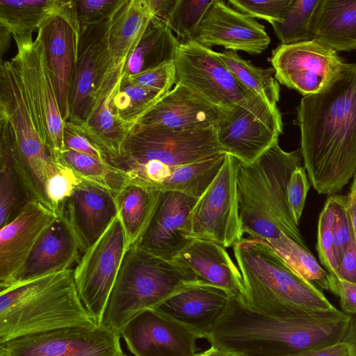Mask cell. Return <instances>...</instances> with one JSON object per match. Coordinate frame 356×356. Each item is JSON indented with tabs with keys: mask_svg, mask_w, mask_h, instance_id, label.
Returning <instances> with one entry per match:
<instances>
[{
	"mask_svg": "<svg viewBox=\"0 0 356 356\" xmlns=\"http://www.w3.org/2000/svg\"><path fill=\"white\" fill-rule=\"evenodd\" d=\"M334 201L331 195L327 198L319 215L316 249L321 263L330 274L336 277L338 264L334 254Z\"/></svg>",
	"mask_w": 356,
	"mask_h": 356,
	"instance_id": "41",
	"label": "cell"
},
{
	"mask_svg": "<svg viewBox=\"0 0 356 356\" xmlns=\"http://www.w3.org/2000/svg\"><path fill=\"white\" fill-rule=\"evenodd\" d=\"M330 291L338 296L341 311L353 316L356 315V284L340 280L329 273Z\"/></svg>",
	"mask_w": 356,
	"mask_h": 356,
	"instance_id": "48",
	"label": "cell"
},
{
	"mask_svg": "<svg viewBox=\"0 0 356 356\" xmlns=\"http://www.w3.org/2000/svg\"><path fill=\"white\" fill-rule=\"evenodd\" d=\"M197 282L172 261L131 245L124 254L102 324L121 335L138 314L155 309L182 287Z\"/></svg>",
	"mask_w": 356,
	"mask_h": 356,
	"instance_id": "8",
	"label": "cell"
},
{
	"mask_svg": "<svg viewBox=\"0 0 356 356\" xmlns=\"http://www.w3.org/2000/svg\"><path fill=\"white\" fill-rule=\"evenodd\" d=\"M227 115L186 86L176 83L136 127H161L180 131L209 129L216 127Z\"/></svg>",
	"mask_w": 356,
	"mask_h": 356,
	"instance_id": "22",
	"label": "cell"
},
{
	"mask_svg": "<svg viewBox=\"0 0 356 356\" xmlns=\"http://www.w3.org/2000/svg\"><path fill=\"white\" fill-rule=\"evenodd\" d=\"M80 33L75 1H66L63 9L47 20L37 35L44 47L58 108L64 122L70 116V98Z\"/></svg>",
	"mask_w": 356,
	"mask_h": 356,
	"instance_id": "16",
	"label": "cell"
},
{
	"mask_svg": "<svg viewBox=\"0 0 356 356\" xmlns=\"http://www.w3.org/2000/svg\"><path fill=\"white\" fill-rule=\"evenodd\" d=\"M348 197L350 216L356 242V188L350 190Z\"/></svg>",
	"mask_w": 356,
	"mask_h": 356,
	"instance_id": "54",
	"label": "cell"
},
{
	"mask_svg": "<svg viewBox=\"0 0 356 356\" xmlns=\"http://www.w3.org/2000/svg\"><path fill=\"white\" fill-rule=\"evenodd\" d=\"M239 163L236 157L226 153L217 175L197 199L190 218L193 238L212 241L224 248L243 238L237 188Z\"/></svg>",
	"mask_w": 356,
	"mask_h": 356,
	"instance_id": "9",
	"label": "cell"
},
{
	"mask_svg": "<svg viewBox=\"0 0 356 356\" xmlns=\"http://www.w3.org/2000/svg\"><path fill=\"white\" fill-rule=\"evenodd\" d=\"M153 16L149 0H126L111 19L108 58L127 62Z\"/></svg>",
	"mask_w": 356,
	"mask_h": 356,
	"instance_id": "28",
	"label": "cell"
},
{
	"mask_svg": "<svg viewBox=\"0 0 356 356\" xmlns=\"http://www.w3.org/2000/svg\"><path fill=\"white\" fill-rule=\"evenodd\" d=\"M213 0H176L167 20L180 42L195 40L200 24Z\"/></svg>",
	"mask_w": 356,
	"mask_h": 356,
	"instance_id": "39",
	"label": "cell"
},
{
	"mask_svg": "<svg viewBox=\"0 0 356 356\" xmlns=\"http://www.w3.org/2000/svg\"><path fill=\"white\" fill-rule=\"evenodd\" d=\"M52 210L29 201L0 229V290L11 285L38 238L56 218Z\"/></svg>",
	"mask_w": 356,
	"mask_h": 356,
	"instance_id": "21",
	"label": "cell"
},
{
	"mask_svg": "<svg viewBox=\"0 0 356 356\" xmlns=\"http://www.w3.org/2000/svg\"><path fill=\"white\" fill-rule=\"evenodd\" d=\"M176 0H149L154 16L167 22Z\"/></svg>",
	"mask_w": 356,
	"mask_h": 356,
	"instance_id": "51",
	"label": "cell"
},
{
	"mask_svg": "<svg viewBox=\"0 0 356 356\" xmlns=\"http://www.w3.org/2000/svg\"><path fill=\"white\" fill-rule=\"evenodd\" d=\"M197 200L181 192L161 191L147 228L133 245L164 259H174L195 240L190 218Z\"/></svg>",
	"mask_w": 356,
	"mask_h": 356,
	"instance_id": "18",
	"label": "cell"
},
{
	"mask_svg": "<svg viewBox=\"0 0 356 356\" xmlns=\"http://www.w3.org/2000/svg\"><path fill=\"white\" fill-rule=\"evenodd\" d=\"M13 38L17 47V54L13 58L17 62L44 121L50 153L55 160L60 161L65 151L63 140L65 122L58 108L42 42L38 35L33 40L32 34Z\"/></svg>",
	"mask_w": 356,
	"mask_h": 356,
	"instance_id": "15",
	"label": "cell"
},
{
	"mask_svg": "<svg viewBox=\"0 0 356 356\" xmlns=\"http://www.w3.org/2000/svg\"><path fill=\"white\" fill-rule=\"evenodd\" d=\"M174 61L176 83L227 114L255 95L236 80L216 51L195 40L180 42Z\"/></svg>",
	"mask_w": 356,
	"mask_h": 356,
	"instance_id": "10",
	"label": "cell"
},
{
	"mask_svg": "<svg viewBox=\"0 0 356 356\" xmlns=\"http://www.w3.org/2000/svg\"><path fill=\"white\" fill-rule=\"evenodd\" d=\"M216 55L243 86L271 106L277 107L280 88L273 67H257L234 51L216 52Z\"/></svg>",
	"mask_w": 356,
	"mask_h": 356,
	"instance_id": "33",
	"label": "cell"
},
{
	"mask_svg": "<svg viewBox=\"0 0 356 356\" xmlns=\"http://www.w3.org/2000/svg\"><path fill=\"white\" fill-rule=\"evenodd\" d=\"M356 188V172L353 176V183L351 184L350 190Z\"/></svg>",
	"mask_w": 356,
	"mask_h": 356,
	"instance_id": "55",
	"label": "cell"
},
{
	"mask_svg": "<svg viewBox=\"0 0 356 356\" xmlns=\"http://www.w3.org/2000/svg\"><path fill=\"white\" fill-rule=\"evenodd\" d=\"M124 356H127V355H124Z\"/></svg>",
	"mask_w": 356,
	"mask_h": 356,
	"instance_id": "56",
	"label": "cell"
},
{
	"mask_svg": "<svg viewBox=\"0 0 356 356\" xmlns=\"http://www.w3.org/2000/svg\"><path fill=\"white\" fill-rule=\"evenodd\" d=\"M224 153L216 127L180 131L135 127L120 154L108 163L124 173L129 182L159 191L178 167Z\"/></svg>",
	"mask_w": 356,
	"mask_h": 356,
	"instance_id": "6",
	"label": "cell"
},
{
	"mask_svg": "<svg viewBox=\"0 0 356 356\" xmlns=\"http://www.w3.org/2000/svg\"><path fill=\"white\" fill-rule=\"evenodd\" d=\"M335 219L333 225L334 254L339 265L353 236L348 195H332Z\"/></svg>",
	"mask_w": 356,
	"mask_h": 356,
	"instance_id": "42",
	"label": "cell"
},
{
	"mask_svg": "<svg viewBox=\"0 0 356 356\" xmlns=\"http://www.w3.org/2000/svg\"><path fill=\"white\" fill-rule=\"evenodd\" d=\"M336 277L356 284V242L354 235L338 265Z\"/></svg>",
	"mask_w": 356,
	"mask_h": 356,
	"instance_id": "49",
	"label": "cell"
},
{
	"mask_svg": "<svg viewBox=\"0 0 356 356\" xmlns=\"http://www.w3.org/2000/svg\"><path fill=\"white\" fill-rule=\"evenodd\" d=\"M290 356H350L349 348L344 341L314 349Z\"/></svg>",
	"mask_w": 356,
	"mask_h": 356,
	"instance_id": "50",
	"label": "cell"
},
{
	"mask_svg": "<svg viewBox=\"0 0 356 356\" xmlns=\"http://www.w3.org/2000/svg\"><path fill=\"white\" fill-rule=\"evenodd\" d=\"M121 335L103 324L70 327L0 343V356H124Z\"/></svg>",
	"mask_w": 356,
	"mask_h": 356,
	"instance_id": "13",
	"label": "cell"
},
{
	"mask_svg": "<svg viewBox=\"0 0 356 356\" xmlns=\"http://www.w3.org/2000/svg\"><path fill=\"white\" fill-rule=\"evenodd\" d=\"M292 0H229V6L252 16L273 24L284 19Z\"/></svg>",
	"mask_w": 356,
	"mask_h": 356,
	"instance_id": "44",
	"label": "cell"
},
{
	"mask_svg": "<svg viewBox=\"0 0 356 356\" xmlns=\"http://www.w3.org/2000/svg\"><path fill=\"white\" fill-rule=\"evenodd\" d=\"M195 41L206 47H222L230 51L260 54L270 38L265 26L252 16L220 0H213L202 20Z\"/></svg>",
	"mask_w": 356,
	"mask_h": 356,
	"instance_id": "19",
	"label": "cell"
},
{
	"mask_svg": "<svg viewBox=\"0 0 356 356\" xmlns=\"http://www.w3.org/2000/svg\"><path fill=\"white\" fill-rule=\"evenodd\" d=\"M216 132L227 154L252 163L278 144L283 132L282 115L277 107L254 95L229 112L216 127Z\"/></svg>",
	"mask_w": 356,
	"mask_h": 356,
	"instance_id": "12",
	"label": "cell"
},
{
	"mask_svg": "<svg viewBox=\"0 0 356 356\" xmlns=\"http://www.w3.org/2000/svg\"><path fill=\"white\" fill-rule=\"evenodd\" d=\"M80 326L97 325L78 295L73 269L0 290V343Z\"/></svg>",
	"mask_w": 356,
	"mask_h": 356,
	"instance_id": "4",
	"label": "cell"
},
{
	"mask_svg": "<svg viewBox=\"0 0 356 356\" xmlns=\"http://www.w3.org/2000/svg\"><path fill=\"white\" fill-rule=\"evenodd\" d=\"M351 317L337 308L267 315L230 296L207 339L213 346L245 356H290L342 341Z\"/></svg>",
	"mask_w": 356,
	"mask_h": 356,
	"instance_id": "2",
	"label": "cell"
},
{
	"mask_svg": "<svg viewBox=\"0 0 356 356\" xmlns=\"http://www.w3.org/2000/svg\"><path fill=\"white\" fill-rule=\"evenodd\" d=\"M309 187L305 168L300 165L293 171L286 186V199L289 211L298 225Z\"/></svg>",
	"mask_w": 356,
	"mask_h": 356,
	"instance_id": "46",
	"label": "cell"
},
{
	"mask_svg": "<svg viewBox=\"0 0 356 356\" xmlns=\"http://www.w3.org/2000/svg\"><path fill=\"white\" fill-rule=\"evenodd\" d=\"M172 261L197 282L222 289L241 301L245 300L246 291L241 272L222 245L195 239Z\"/></svg>",
	"mask_w": 356,
	"mask_h": 356,
	"instance_id": "25",
	"label": "cell"
},
{
	"mask_svg": "<svg viewBox=\"0 0 356 356\" xmlns=\"http://www.w3.org/2000/svg\"><path fill=\"white\" fill-rule=\"evenodd\" d=\"M128 247L124 230L117 216L101 237L83 252L73 269L78 295L97 325L102 324Z\"/></svg>",
	"mask_w": 356,
	"mask_h": 356,
	"instance_id": "11",
	"label": "cell"
},
{
	"mask_svg": "<svg viewBox=\"0 0 356 356\" xmlns=\"http://www.w3.org/2000/svg\"><path fill=\"white\" fill-rule=\"evenodd\" d=\"M179 43L167 22L153 16L135 50L129 57L124 74L128 76L136 74L174 60Z\"/></svg>",
	"mask_w": 356,
	"mask_h": 356,
	"instance_id": "30",
	"label": "cell"
},
{
	"mask_svg": "<svg viewBox=\"0 0 356 356\" xmlns=\"http://www.w3.org/2000/svg\"><path fill=\"white\" fill-rule=\"evenodd\" d=\"M294 121L305 168L319 194L340 193L356 172V63H345L321 91L302 98Z\"/></svg>",
	"mask_w": 356,
	"mask_h": 356,
	"instance_id": "1",
	"label": "cell"
},
{
	"mask_svg": "<svg viewBox=\"0 0 356 356\" xmlns=\"http://www.w3.org/2000/svg\"><path fill=\"white\" fill-rule=\"evenodd\" d=\"M0 120L12 127L16 168L28 199L47 206L45 186L58 161L50 153L44 121L13 58L1 64Z\"/></svg>",
	"mask_w": 356,
	"mask_h": 356,
	"instance_id": "7",
	"label": "cell"
},
{
	"mask_svg": "<svg viewBox=\"0 0 356 356\" xmlns=\"http://www.w3.org/2000/svg\"><path fill=\"white\" fill-rule=\"evenodd\" d=\"M112 17L106 22L90 25L80 33L67 120L74 125H80L86 121L92 94L104 72Z\"/></svg>",
	"mask_w": 356,
	"mask_h": 356,
	"instance_id": "20",
	"label": "cell"
},
{
	"mask_svg": "<svg viewBox=\"0 0 356 356\" xmlns=\"http://www.w3.org/2000/svg\"><path fill=\"white\" fill-rule=\"evenodd\" d=\"M115 196L106 188L84 179L67 201L63 214L83 253L101 237L118 216Z\"/></svg>",
	"mask_w": 356,
	"mask_h": 356,
	"instance_id": "24",
	"label": "cell"
},
{
	"mask_svg": "<svg viewBox=\"0 0 356 356\" xmlns=\"http://www.w3.org/2000/svg\"><path fill=\"white\" fill-rule=\"evenodd\" d=\"M271 64L277 81L305 96L325 88L343 64L337 51L315 40L280 44Z\"/></svg>",
	"mask_w": 356,
	"mask_h": 356,
	"instance_id": "14",
	"label": "cell"
},
{
	"mask_svg": "<svg viewBox=\"0 0 356 356\" xmlns=\"http://www.w3.org/2000/svg\"><path fill=\"white\" fill-rule=\"evenodd\" d=\"M164 94L133 84L123 77L121 86L113 97L114 114L130 134L138 122Z\"/></svg>",
	"mask_w": 356,
	"mask_h": 356,
	"instance_id": "35",
	"label": "cell"
},
{
	"mask_svg": "<svg viewBox=\"0 0 356 356\" xmlns=\"http://www.w3.org/2000/svg\"><path fill=\"white\" fill-rule=\"evenodd\" d=\"M343 341L348 345L350 355L356 356V315L351 317Z\"/></svg>",
	"mask_w": 356,
	"mask_h": 356,
	"instance_id": "52",
	"label": "cell"
},
{
	"mask_svg": "<svg viewBox=\"0 0 356 356\" xmlns=\"http://www.w3.org/2000/svg\"><path fill=\"white\" fill-rule=\"evenodd\" d=\"M160 193V191L152 188L129 182L116 195L118 216L129 247L136 243L147 228Z\"/></svg>",
	"mask_w": 356,
	"mask_h": 356,
	"instance_id": "31",
	"label": "cell"
},
{
	"mask_svg": "<svg viewBox=\"0 0 356 356\" xmlns=\"http://www.w3.org/2000/svg\"><path fill=\"white\" fill-rule=\"evenodd\" d=\"M302 161L300 149L287 152L277 144L252 163L239 161V216L243 232L252 238L268 242L284 234L308 248L286 199L288 181Z\"/></svg>",
	"mask_w": 356,
	"mask_h": 356,
	"instance_id": "3",
	"label": "cell"
},
{
	"mask_svg": "<svg viewBox=\"0 0 356 356\" xmlns=\"http://www.w3.org/2000/svg\"><path fill=\"white\" fill-rule=\"evenodd\" d=\"M0 226L13 219L29 202L15 158V136L7 120H0Z\"/></svg>",
	"mask_w": 356,
	"mask_h": 356,
	"instance_id": "29",
	"label": "cell"
},
{
	"mask_svg": "<svg viewBox=\"0 0 356 356\" xmlns=\"http://www.w3.org/2000/svg\"><path fill=\"white\" fill-rule=\"evenodd\" d=\"M83 179L70 167L60 161H58L45 186L49 208L56 215L63 214L67 201Z\"/></svg>",
	"mask_w": 356,
	"mask_h": 356,
	"instance_id": "40",
	"label": "cell"
},
{
	"mask_svg": "<svg viewBox=\"0 0 356 356\" xmlns=\"http://www.w3.org/2000/svg\"><path fill=\"white\" fill-rule=\"evenodd\" d=\"M310 30L314 40L335 51L356 49V0H318Z\"/></svg>",
	"mask_w": 356,
	"mask_h": 356,
	"instance_id": "27",
	"label": "cell"
},
{
	"mask_svg": "<svg viewBox=\"0 0 356 356\" xmlns=\"http://www.w3.org/2000/svg\"><path fill=\"white\" fill-rule=\"evenodd\" d=\"M225 154L178 167L161 185L159 191L181 192L198 199L217 175Z\"/></svg>",
	"mask_w": 356,
	"mask_h": 356,
	"instance_id": "34",
	"label": "cell"
},
{
	"mask_svg": "<svg viewBox=\"0 0 356 356\" xmlns=\"http://www.w3.org/2000/svg\"><path fill=\"white\" fill-rule=\"evenodd\" d=\"M248 307L271 316L298 308L327 311L336 307L314 284L298 274L265 241L242 238L233 245Z\"/></svg>",
	"mask_w": 356,
	"mask_h": 356,
	"instance_id": "5",
	"label": "cell"
},
{
	"mask_svg": "<svg viewBox=\"0 0 356 356\" xmlns=\"http://www.w3.org/2000/svg\"><path fill=\"white\" fill-rule=\"evenodd\" d=\"M318 2V0H292L284 19L271 24L282 44L314 40L310 23Z\"/></svg>",
	"mask_w": 356,
	"mask_h": 356,
	"instance_id": "38",
	"label": "cell"
},
{
	"mask_svg": "<svg viewBox=\"0 0 356 356\" xmlns=\"http://www.w3.org/2000/svg\"><path fill=\"white\" fill-rule=\"evenodd\" d=\"M121 336L135 356H194L196 342L204 337L191 327L156 309L132 318Z\"/></svg>",
	"mask_w": 356,
	"mask_h": 356,
	"instance_id": "17",
	"label": "cell"
},
{
	"mask_svg": "<svg viewBox=\"0 0 356 356\" xmlns=\"http://www.w3.org/2000/svg\"><path fill=\"white\" fill-rule=\"evenodd\" d=\"M60 161L83 179L106 188L115 195L129 183L126 175L111 163L86 154L66 149Z\"/></svg>",
	"mask_w": 356,
	"mask_h": 356,
	"instance_id": "36",
	"label": "cell"
},
{
	"mask_svg": "<svg viewBox=\"0 0 356 356\" xmlns=\"http://www.w3.org/2000/svg\"><path fill=\"white\" fill-rule=\"evenodd\" d=\"M194 356H245L243 354L211 346L208 350Z\"/></svg>",
	"mask_w": 356,
	"mask_h": 356,
	"instance_id": "53",
	"label": "cell"
},
{
	"mask_svg": "<svg viewBox=\"0 0 356 356\" xmlns=\"http://www.w3.org/2000/svg\"><path fill=\"white\" fill-rule=\"evenodd\" d=\"M65 3L60 0H0V28L13 36L38 33Z\"/></svg>",
	"mask_w": 356,
	"mask_h": 356,
	"instance_id": "32",
	"label": "cell"
},
{
	"mask_svg": "<svg viewBox=\"0 0 356 356\" xmlns=\"http://www.w3.org/2000/svg\"><path fill=\"white\" fill-rule=\"evenodd\" d=\"M127 81L165 95L176 84L174 60L165 62L156 67L133 75L123 74Z\"/></svg>",
	"mask_w": 356,
	"mask_h": 356,
	"instance_id": "43",
	"label": "cell"
},
{
	"mask_svg": "<svg viewBox=\"0 0 356 356\" xmlns=\"http://www.w3.org/2000/svg\"><path fill=\"white\" fill-rule=\"evenodd\" d=\"M267 243L298 274L315 286L330 291L329 273L320 266L308 248L284 234Z\"/></svg>",
	"mask_w": 356,
	"mask_h": 356,
	"instance_id": "37",
	"label": "cell"
},
{
	"mask_svg": "<svg viewBox=\"0 0 356 356\" xmlns=\"http://www.w3.org/2000/svg\"><path fill=\"white\" fill-rule=\"evenodd\" d=\"M126 0L75 1L80 31L86 27L111 19Z\"/></svg>",
	"mask_w": 356,
	"mask_h": 356,
	"instance_id": "45",
	"label": "cell"
},
{
	"mask_svg": "<svg viewBox=\"0 0 356 356\" xmlns=\"http://www.w3.org/2000/svg\"><path fill=\"white\" fill-rule=\"evenodd\" d=\"M230 295L204 283L188 284L155 309L201 333L205 339L224 312Z\"/></svg>",
	"mask_w": 356,
	"mask_h": 356,
	"instance_id": "26",
	"label": "cell"
},
{
	"mask_svg": "<svg viewBox=\"0 0 356 356\" xmlns=\"http://www.w3.org/2000/svg\"><path fill=\"white\" fill-rule=\"evenodd\" d=\"M81 252L82 249L66 216L58 215L41 234L8 287L71 270L79 262Z\"/></svg>",
	"mask_w": 356,
	"mask_h": 356,
	"instance_id": "23",
	"label": "cell"
},
{
	"mask_svg": "<svg viewBox=\"0 0 356 356\" xmlns=\"http://www.w3.org/2000/svg\"><path fill=\"white\" fill-rule=\"evenodd\" d=\"M63 140L65 150L86 154L108 162L106 156L68 120L64 123Z\"/></svg>",
	"mask_w": 356,
	"mask_h": 356,
	"instance_id": "47",
	"label": "cell"
}]
</instances>
